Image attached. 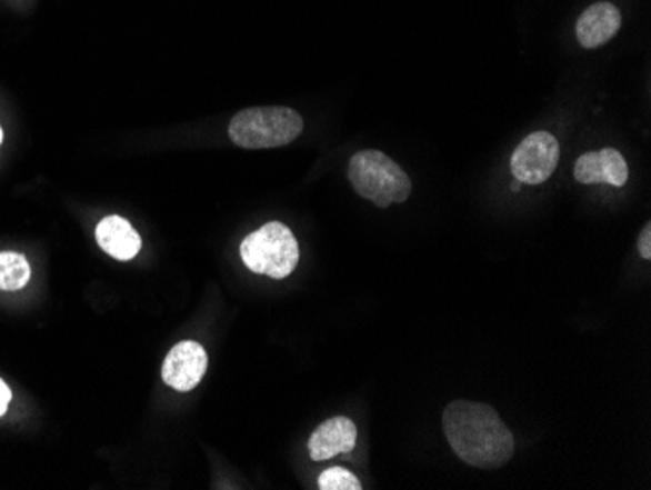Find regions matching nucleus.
<instances>
[{
  "label": "nucleus",
  "instance_id": "2eb2a0df",
  "mask_svg": "<svg viewBox=\"0 0 651 490\" xmlns=\"http://www.w3.org/2000/svg\"><path fill=\"white\" fill-rule=\"evenodd\" d=\"M2 137H4V133H2V128H0V143H2Z\"/></svg>",
  "mask_w": 651,
  "mask_h": 490
},
{
  "label": "nucleus",
  "instance_id": "0eeeda50",
  "mask_svg": "<svg viewBox=\"0 0 651 490\" xmlns=\"http://www.w3.org/2000/svg\"><path fill=\"white\" fill-rule=\"evenodd\" d=\"M573 177L580 184H611L622 188L628 182L627 159L611 147L581 154Z\"/></svg>",
  "mask_w": 651,
  "mask_h": 490
},
{
  "label": "nucleus",
  "instance_id": "6e6552de",
  "mask_svg": "<svg viewBox=\"0 0 651 490\" xmlns=\"http://www.w3.org/2000/svg\"><path fill=\"white\" fill-rule=\"evenodd\" d=\"M355 443H358V427L351 422L350 418H330L310 436V458L312 461H326L342 453H350L355 450Z\"/></svg>",
  "mask_w": 651,
  "mask_h": 490
},
{
  "label": "nucleus",
  "instance_id": "4468645a",
  "mask_svg": "<svg viewBox=\"0 0 651 490\" xmlns=\"http://www.w3.org/2000/svg\"><path fill=\"white\" fill-rule=\"evenodd\" d=\"M10 399H12V391H10V387L0 379V418L7 414V410H9Z\"/></svg>",
  "mask_w": 651,
  "mask_h": 490
},
{
  "label": "nucleus",
  "instance_id": "f03ea898",
  "mask_svg": "<svg viewBox=\"0 0 651 490\" xmlns=\"http://www.w3.org/2000/svg\"><path fill=\"white\" fill-rule=\"evenodd\" d=\"M348 177L353 190L379 208L404 203L412 193V180L402 167L374 149L351 157Z\"/></svg>",
  "mask_w": 651,
  "mask_h": 490
},
{
  "label": "nucleus",
  "instance_id": "20e7f679",
  "mask_svg": "<svg viewBox=\"0 0 651 490\" xmlns=\"http://www.w3.org/2000/svg\"><path fill=\"white\" fill-rule=\"evenodd\" d=\"M240 257L250 272L283 280L299 264V242L289 227L271 221L248 234L240 244Z\"/></svg>",
  "mask_w": 651,
  "mask_h": 490
},
{
  "label": "nucleus",
  "instance_id": "f257e3e1",
  "mask_svg": "<svg viewBox=\"0 0 651 490\" xmlns=\"http://www.w3.org/2000/svg\"><path fill=\"white\" fill-rule=\"evenodd\" d=\"M443 432L454 453L470 467L492 471L508 466L515 438L490 404L453 401L443 412Z\"/></svg>",
  "mask_w": 651,
  "mask_h": 490
},
{
  "label": "nucleus",
  "instance_id": "423d86ee",
  "mask_svg": "<svg viewBox=\"0 0 651 490\" xmlns=\"http://www.w3.org/2000/svg\"><path fill=\"white\" fill-rule=\"evenodd\" d=\"M207 352L203 346L193 340H183L168 352L162 363V379L174 391L188 393L201 383L207 371Z\"/></svg>",
  "mask_w": 651,
  "mask_h": 490
},
{
  "label": "nucleus",
  "instance_id": "ddd939ff",
  "mask_svg": "<svg viewBox=\"0 0 651 490\" xmlns=\"http://www.w3.org/2000/svg\"><path fill=\"white\" fill-rule=\"evenodd\" d=\"M638 252L640 257L650 260L651 258V223H645L642 233L638 237Z\"/></svg>",
  "mask_w": 651,
  "mask_h": 490
},
{
  "label": "nucleus",
  "instance_id": "9d476101",
  "mask_svg": "<svg viewBox=\"0 0 651 490\" xmlns=\"http://www.w3.org/2000/svg\"><path fill=\"white\" fill-rule=\"evenodd\" d=\"M96 241L106 254H110L121 262H128L131 258H136L143 247L141 234L137 233L136 227L120 216L103 218L98 223Z\"/></svg>",
  "mask_w": 651,
  "mask_h": 490
},
{
  "label": "nucleus",
  "instance_id": "1a4fd4ad",
  "mask_svg": "<svg viewBox=\"0 0 651 490\" xmlns=\"http://www.w3.org/2000/svg\"><path fill=\"white\" fill-rule=\"evenodd\" d=\"M622 26V14L612 2L591 4L575 26L578 41L585 49H595L612 40Z\"/></svg>",
  "mask_w": 651,
  "mask_h": 490
},
{
  "label": "nucleus",
  "instance_id": "9b49d317",
  "mask_svg": "<svg viewBox=\"0 0 651 490\" xmlns=\"http://www.w3.org/2000/svg\"><path fill=\"white\" fill-rule=\"evenodd\" d=\"M32 278V266L20 252H0V291L22 290Z\"/></svg>",
  "mask_w": 651,
  "mask_h": 490
},
{
  "label": "nucleus",
  "instance_id": "39448f33",
  "mask_svg": "<svg viewBox=\"0 0 651 490\" xmlns=\"http://www.w3.org/2000/svg\"><path fill=\"white\" fill-rule=\"evenodd\" d=\"M560 162V143L549 131H534L524 137L511 157V172L523 184L547 182Z\"/></svg>",
  "mask_w": 651,
  "mask_h": 490
},
{
  "label": "nucleus",
  "instance_id": "7ed1b4c3",
  "mask_svg": "<svg viewBox=\"0 0 651 490\" xmlns=\"http://www.w3.org/2000/svg\"><path fill=\"white\" fill-rule=\"evenodd\" d=\"M302 128L301 113L286 106H263L237 113L229 126V137L242 149H276L293 143Z\"/></svg>",
  "mask_w": 651,
  "mask_h": 490
},
{
  "label": "nucleus",
  "instance_id": "f8f14e48",
  "mask_svg": "<svg viewBox=\"0 0 651 490\" xmlns=\"http://www.w3.org/2000/svg\"><path fill=\"white\" fill-rule=\"evenodd\" d=\"M318 489L320 490H361V481L355 474L343 469V467H332L326 469L324 473L318 477Z\"/></svg>",
  "mask_w": 651,
  "mask_h": 490
}]
</instances>
